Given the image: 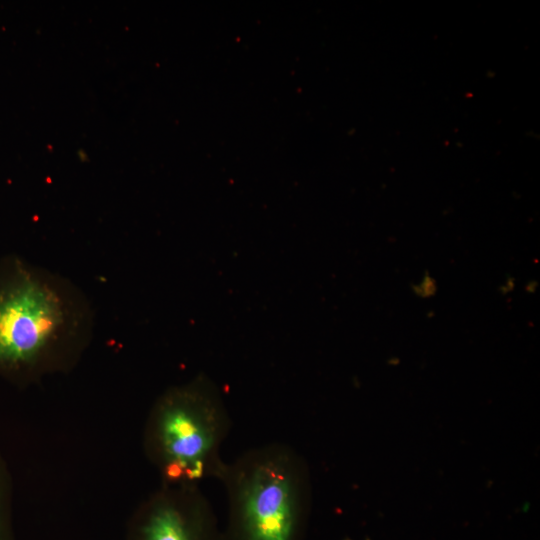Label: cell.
Returning a JSON list of instances; mask_svg holds the SVG:
<instances>
[{"mask_svg": "<svg viewBox=\"0 0 540 540\" xmlns=\"http://www.w3.org/2000/svg\"><path fill=\"white\" fill-rule=\"evenodd\" d=\"M211 510L197 486L182 485L179 494H164L146 509L136 540H210Z\"/></svg>", "mask_w": 540, "mask_h": 540, "instance_id": "277c9868", "label": "cell"}, {"mask_svg": "<svg viewBox=\"0 0 540 540\" xmlns=\"http://www.w3.org/2000/svg\"><path fill=\"white\" fill-rule=\"evenodd\" d=\"M231 429V417L218 387L208 378L173 389L155 409L151 441L165 478L197 486L219 480L226 462L221 448Z\"/></svg>", "mask_w": 540, "mask_h": 540, "instance_id": "3957f363", "label": "cell"}, {"mask_svg": "<svg viewBox=\"0 0 540 540\" xmlns=\"http://www.w3.org/2000/svg\"><path fill=\"white\" fill-rule=\"evenodd\" d=\"M0 540H6L5 522L2 518L1 509H0Z\"/></svg>", "mask_w": 540, "mask_h": 540, "instance_id": "5b68a950", "label": "cell"}, {"mask_svg": "<svg viewBox=\"0 0 540 540\" xmlns=\"http://www.w3.org/2000/svg\"><path fill=\"white\" fill-rule=\"evenodd\" d=\"M91 325L88 303L67 280L17 256L0 261V372L31 369Z\"/></svg>", "mask_w": 540, "mask_h": 540, "instance_id": "6da1fadb", "label": "cell"}, {"mask_svg": "<svg viewBox=\"0 0 540 540\" xmlns=\"http://www.w3.org/2000/svg\"><path fill=\"white\" fill-rule=\"evenodd\" d=\"M222 482L232 540H299L310 500L304 458L288 444L251 448L226 462Z\"/></svg>", "mask_w": 540, "mask_h": 540, "instance_id": "7a4b0ae2", "label": "cell"}]
</instances>
